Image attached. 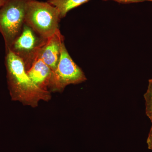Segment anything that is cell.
Returning <instances> with one entry per match:
<instances>
[{
  "label": "cell",
  "instance_id": "8992f818",
  "mask_svg": "<svg viewBox=\"0 0 152 152\" xmlns=\"http://www.w3.org/2000/svg\"><path fill=\"white\" fill-rule=\"evenodd\" d=\"M64 42V37L59 29L53 35L45 40L37 51L35 57L42 60L51 69L53 72L57 67L61 47Z\"/></svg>",
  "mask_w": 152,
  "mask_h": 152
},
{
  "label": "cell",
  "instance_id": "8fae6325",
  "mask_svg": "<svg viewBox=\"0 0 152 152\" xmlns=\"http://www.w3.org/2000/svg\"><path fill=\"white\" fill-rule=\"evenodd\" d=\"M147 143L149 149L152 151V126L147 139Z\"/></svg>",
  "mask_w": 152,
  "mask_h": 152
},
{
  "label": "cell",
  "instance_id": "3957f363",
  "mask_svg": "<svg viewBox=\"0 0 152 152\" xmlns=\"http://www.w3.org/2000/svg\"><path fill=\"white\" fill-rule=\"evenodd\" d=\"M28 0H6L0 7V33L4 41L6 51L11 48L25 24Z\"/></svg>",
  "mask_w": 152,
  "mask_h": 152
},
{
  "label": "cell",
  "instance_id": "52a82bcc",
  "mask_svg": "<svg viewBox=\"0 0 152 152\" xmlns=\"http://www.w3.org/2000/svg\"><path fill=\"white\" fill-rule=\"evenodd\" d=\"M29 66L27 73L37 86L43 89L50 83L53 71L42 60L35 57Z\"/></svg>",
  "mask_w": 152,
  "mask_h": 152
},
{
  "label": "cell",
  "instance_id": "277c9868",
  "mask_svg": "<svg viewBox=\"0 0 152 152\" xmlns=\"http://www.w3.org/2000/svg\"><path fill=\"white\" fill-rule=\"evenodd\" d=\"M86 80L83 72L71 58L64 42L61 47L59 59L52 74L50 83L61 89L68 85L79 83Z\"/></svg>",
  "mask_w": 152,
  "mask_h": 152
},
{
  "label": "cell",
  "instance_id": "5b68a950",
  "mask_svg": "<svg viewBox=\"0 0 152 152\" xmlns=\"http://www.w3.org/2000/svg\"><path fill=\"white\" fill-rule=\"evenodd\" d=\"M37 35L25 23L21 32L10 49L22 58L26 67L31 65L35 58L38 48L45 40L41 37H38Z\"/></svg>",
  "mask_w": 152,
  "mask_h": 152
},
{
  "label": "cell",
  "instance_id": "6da1fadb",
  "mask_svg": "<svg viewBox=\"0 0 152 152\" xmlns=\"http://www.w3.org/2000/svg\"><path fill=\"white\" fill-rule=\"evenodd\" d=\"M5 65L9 88L13 99L41 98V94H45L46 92L28 75L23 60L10 50L6 51Z\"/></svg>",
  "mask_w": 152,
  "mask_h": 152
},
{
  "label": "cell",
  "instance_id": "7c38bea8",
  "mask_svg": "<svg viewBox=\"0 0 152 152\" xmlns=\"http://www.w3.org/2000/svg\"><path fill=\"white\" fill-rule=\"evenodd\" d=\"M6 0H0V7H2L5 3Z\"/></svg>",
  "mask_w": 152,
  "mask_h": 152
},
{
  "label": "cell",
  "instance_id": "9c48e42d",
  "mask_svg": "<svg viewBox=\"0 0 152 152\" xmlns=\"http://www.w3.org/2000/svg\"><path fill=\"white\" fill-rule=\"evenodd\" d=\"M145 103V113L152 123V83L149 82L146 92L144 94Z\"/></svg>",
  "mask_w": 152,
  "mask_h": 152
},
{
  "label": "cell",
  "instance_id": "30bf717a",
  "mask_svg": "<svg viewBox=\"0 0 152 152\" xmlns=\"http://www.w3.org/2000/svg\"><path fill=\"white\" fill-rule=\"evenodd\" d=\"M103 1H110V0H103ZM111 1H115L117 2L124 4L143 2L145 1H150L152 2V0H111Z\"/></svg>",
  "mask_w": 152,
  "mask_h": 152
},
{
  "label": "cell",
  "instance_id": "7a4b0ae2",
  "mask_svg": "<svg viewBox=\"0 0 152 152\" xmlns=\"http://www.w3.org/2000/svg\"><path fill=\"white\" fill-rule=\"evenodd\" d=\"M61 19L56 8L48 1L28 0L25 23L41 37L46 39L53 35L59 30Z\"/></svg>",
  "mask_w": 152,
  "mask_h": 152
},
{
  "label": "cell",
  "instance_id": "4fadbf2b",
  "mask_svg": "<svg viewBox=\"0 0 152 152\" xmlns=\"http://www.w3.org/2000/svg\"><path fill=\"white\" fill-rule=\"evenodd\" d=\"M149 82H150V83H152V78L150 79V80H149Z\"/></svg>",
  "mask_w": 152,
  "mask_h": 152
},
{
  "label": "cell",
  "instance_id": "ba28073f",
  "mask_svg": "<svg viewBox=\"0 0 152 152\" xmlns=\"http://www.w3.org/2000/svg\"><path fill=\"white\" fill-rule=\"evenodd\" d=\"M90 0H48V2L56 8L61 18H64L71 10L88 2Z\"/></svg>",
  "mask_w": 152,
  "mask_h": 152
}]
</instances>
